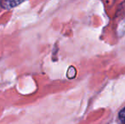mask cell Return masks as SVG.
<instances>
[{
  "instance_id": "cell-1",
  "label": "cell",
  "mask_w": 125,
  "mask_h": 124,
  "mask_svg": "<svg viewBox=\"0 0 125 124\" xmlns=\"http://www.w3.org/2000/svg\"><path fill=\"white\" fill-rule=\"evenodd\" d=\"M26 1H28V0H1L0 6L3 10H10L14 8H16L17 6L21 5Z\"/></svg>"
},
{
  "instance_id": "cell-2",
  "label": "cell",
  "mask_w": 125,
  "mask_h": 124,
  "mask_svg": "<svg viewBox=\"0 0 125 124\" xmlns=\"http://www.w3.org/2000/svg\"><path fill=\"white\" fill-rule=\"evenodd\" d=\"M119 119L123 124H125V108L122 109L119 112Z\"/></svg>"
}]
</instances>
